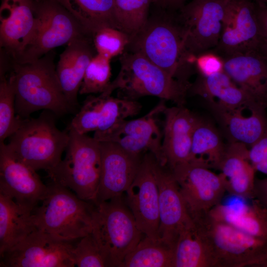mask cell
<instances>
[{
    "label": "cell",
    "instance_id": "cb8c5ba5",
    "mask_svg": "<svg viewBox=\"0 0 267 267\" xmlns=\"http://www.w3.org/2000/svg\"><path fill=\"white\" fill-rule=\"evenodd\" d=\"M249 148L229 142L218 170L224 180L226 192L240 198L253 199L256 171L249 161Z\"/></svg>",
    "mask_w": 267,
    "mask_h": 267
},
{
    "label": "cell",
    "instance_id": "b9f144b4",
    "mask_svg": "<svg viewBox=\"0 0 267 267\" xmlns=\"http://www.w3.org/2000/svg\"><path fill=\"white\" fill-rule=\"evenodd\" d=\"M253 199L257 200L267 210V178L255 179Z\"/></svg>",
    "mask_w": 267,
    "mask_h": 267
},
{
    "label": "cell",
    "instance_id": "ac0fdd59",
    "mask_svg": "<svg viewBox=\"0 0 267 267\" xmlns=\"http://www.w3.org/2000/svg\"><path fill=\"white\" fill-rule=\"evenodd\" d=\"M101 172L94 204L122 196L134 181L141 161L111 141H101Z\"/></svg>",
    "mask_w": 267,
    "mask_h": 267
},
{
    "label": "cell",
    "instance_id": "3957f363",
    "mask_svg": "<svg viewBox=\"0 0 267 267\" xmlns=\"http://www.w3.org/2000/svg\"><path fill=\"white\" fill-rule=\"evenodd\" d=\"M121 68L116 78L101 93L131 100L146 96L171 101L184 105L190 85L174 78L139 53L125 51L120 57Z\"/></svg>",
    "mask_w": 267,
    "mask_h": 267
},
{
    "label": "cell",
    "instance_id": "9a60e30c",
    "mask_svg": "<svg viewBox=\"0 0 267 267\" xmlns=\"http://www.w3.org/2000/svg\"><path fill=\"white\" fill-rule=\"evenodd\" d=\"M165 100L161 101L145 115L139 118L125 120L115 126L101 141H111L119 145L127 152L141 156L148 151L162 166L167 161L162 150L163 132L158 117L166 106ZM100 141V142H101Z\"/></svg>",
    "mask_w": 267,
    "mask_h": 267
},
{
    "label": "cell",
    "instance_id": "d6a6232c",
    "mask_svg": "<svg viewBox=\"0 0 267 267\" xmlns=\"http://www.w3.org/2000/svg\"><path fill=\"white\" fill-rule=\"evenodd\" d=\"M152 0H115V15L119 29L130 39L145 26Z\"/></svg>",
    "mask_w": 267,
    "mask_h": 267
},
{
    "label": "cell",
    "instance_id": "6da1fadb",
    "mask_svg": "<svg viewBox=\"0 0 267 267\" xmlns=\"http://www.w3.org/2000/svg\"><path fill=\"white\" fill-rule=\"evenodd\" d=\"M154 7L145 26L130 39L125 51L140 53L174 78L190 85L195 67L185 49L176 12Z\"/></svg>",
    "mask_w": 267,
    "mask_h": 267
},
{
    "label": "cell",
    "instance_id": "2e32d148",
    "mask_svg": "<svg viewBox=\"0 0 267 267\" xmlns=\"http://www.w3.org/2000/svg\"><path fill=\"white\" fill-rule=\"evenodd\" d=\"M41 3L34 0H2L0 46L13 61L34 38L41 23Z\"/></svg>",
    "mask_w": 267,
    "mask_h": 267
},
{
    "label": "cell",
    "instance_id": "8fae6325",
    "mask_svg": "<svg viewBox=\"0 0 267 267\" xmlns=\"http://www.w3.org/2000/svg\"><path fill=\"white\" fill-rule=\"evenodd\" d=\"M192 218L208 214L226 192L223 178L198 164L187 162L171 169Z\"/></svg>",
    "mask_w": 267,
    "mask_h": 267
},
{
    "label": "cell",
    "instance_id": "f35d334b",
    "mask_svg": "<svg viewBox=\"0 0 267 267\" xmlns=\"http://www.w3.org/2000/svg\"><path fill=\"white\" fill-rule=\"evenodd\" d=\"M194 67L199 75L205 77L223 71L222 59L212 50L196 56Z\"/></svg>",
    "mask_w": 267,
    "mask_h": 267
},
{
    "label": "cell",
    "instance_id": "d4e9b609",
    "mask_svg": "<svg viewBox=\"0 0 267 267\" xmlns=\"http://www.w3.org/2000/svg\"><path fill=\"white\" fill-rule=\"evenodd\" d=\"M174 267H217L212 243L201 224L192 218L178 235Z\"/></svg>",
    "mask_w": 267,
    "mask_h": 267
},
{
    "label": "cell",
    "instance_id": "4316f807",
    "mask_svg": "<svg viewBox=\"0 0 267 267\" xmlns=\"http://www.w3.org/2000/svg\"><path fill=\"white\" fill-rule=\"evenodd\" d=\"M209 214L214 220L244 232L267 238V210L256 199L251 204L239 207L220 203Z\"/></svg>",
    "mask_w": 267,
    "mask_h": 267
},
{
    "label": "cell",
    "instance_id": "4dcf8cb0",
    "mask_svg": "<svg viewBox=\"0 0 267 267\" xmlns=\"http://www.w3.org/2000/svg\"><path fill=\"white\" fill-rule=\"evenodd\" d=\"M175 250L159 239L143 237L121 267H174Z\"/></svg>",
    "mask_w": 267,
    "mask_h": 267
},
{
    "label": "cell",
    "instance_id": "836d02e7",
    "mask_svg": "<svg viewBox=\"0 0 267 267\" xmlns=\"http://www.w3.org/2000/svg\"><path fill=\"white\" fill-rule=\"evenodd\" d=\"M0 72V142L11 136L19 128L23 119L17 115L15 94L11 79Z\"/></svg>",
    "mask_w": 267,
    "mask_h": 267
},
{
    "label": "cell",
    "instance_id": "5bb4252c",
    "mask_svg": "<svg viewBox=\"0 0 267 267\" xmlns=\"http://www.w3.org/2000/svg\"><path fill=\"white\" fill-rule=\"evenodd\" d=\"M150 152L141 159L137 174L126 191L127 203L144 236L158 239L159 192Z\"/></svg>",
    "mask_w": 267,
    "mask_h": 267
},
{
    "label": "cell",
    "instance_id": "7402d4cb",
    "mask_svg": "<svg viewBox=\"0 0 267 267\" xmlns=\"http://www.w3.org/2000/svg\"><path fill=\"white\" fill-rule=\"evenodd\" d=\"M223 70L256 101L267 106V58L258 50L222 58Z\"/></svg>",
    "mask_w": 267,
    "mask_h": 267
},
{
    "label": "cell",
    "instance_id": "f1b7e54d",
    "mask_svg": "<svg viewBox=\"0 0 267 267\" xmlns=\"http://www.w3.org/2000/svg\"><path fill=\"white\" fill-rule=\"evenodd\" d=\"M57 0L92 36L103 27L119 29L115 15V0Z\"/></svg>",
    "mask_w": 267,
    "mask_h": 267
},
{
    "label": "cell",
    "instance_id": "277c9868",
    "mask_svg": "<svg viewBox=\"0 0 267 267\" xmlns=\"http://www.w3.org/2000/svg\"><path fill=\"white\" fill-rule=\"evenodd\" d=\"M46 193L32 213L37 229L71 241L92 232L95 205L79 198L69 189L52 181Z\"/></svg>",
    "mask_w": 267,
    "mask_h": 267
},
{
    "label": "cell",
    "instance_id": "83f0119b",
    "mask_svg": "<svg viewBox=\"0 0 267 267\" xmlns=\"http://www.w3.org/2000/svg\"><path fill=\"white\" fill-rule=\"evenodd\" d=\"M32 213L0 192V256L37 229Z\"/></svg>",
    "mask_w": 267,
    "mask_h": 267
},
{
    "label": "cell",
    "instance_id": "4fadbf2b",
    "mask_svg": "<svg viewBox=\"0 0 267 267\" xmlns=\"http://www.w3.org/2000/svg\"><path fill=\"white\" fill-rule=\"evenodd\" d=\"M261 40L255 2L229 0L219 42L212 51L223 58L258 50Z\"/></svg>",
    "mask_w": 267,
    "mask_h": 267
},
{
    "label": "cell",
    "instance_id": "9c48e42d",
    "mask_svg": "<svg viewBox=\"0 0 267 267\" xmlns=\"http://www.w3.org/2000/svg\"><path fill=\"white\" fill-rule=\"evenodd\" d=\"M229 0H191L176 12L190 56L212 50L219 42Z\"/></svg>",
    "mask_w": 267,
    "mask_h": 267
},
{
    "label": "cell",
    "instance_id": "60d3db41",
    "mask_svg": "<svg viewBox=\"0 0 267 267\" xmlns=\"http://www.w3.org/2000/svg\"><path fill=\"white\" fill-rule=\"evenodd\" d=\"M255 4L261 33V40L258 51L267 58V5Z\"/></svg>",
    "mask_w": 267,
    "mask_h": 267
},
{
    "label": "cell",
    "instance_id": "d590c367",
    "mask_svg": "<svg viewBox=\"0 0 267 267\" xmlns=\"http://www.w3.org/2000/svg\"><path fill=\"white\" fill-rule=\"evenodd\" d=\"M92 40L96 53L111 59L125 51L130 37L119 29L105 27L96 31Z\"/></svg>",
    "mask_w": 267,
    "mask_h": 267
},
{
    "label": "cell",
    "instance_id": "e575fe53",
    "mask_svg": "<svg viewBox=\"0 0 267 267\" xmlns=\"http://www.w3.org/2000/svg\"><path fill=\"white\" fill-rule=\"evenodd\" d=\"M111 59L97 53L88 65L79 92L80 94L102 93L109 84L111 76Z\"/></svg>",
    "mask_w": 267,
    "mask_h": 267
},
{
    "label": "cell",
    "instance_id": "7a4b0ae2",
    "mask_svg": "<svg viewBox=\"0 0 267 267\" xmlns=\"http://www.w3.org/2000/svg\"><path fill=\"white\" fill-rule=\"evenodd\" d=\"M49 53L27 63L12 62L9 78L15 91L16 113L21 119L40 110L50 111L56 116L74 110L63 92Z\"/></svg>",
    "mask_w": 267,
    "mask_h": 267
},
{
    "label": "cell",
    "instance_id": "d6986e66",
    "mask_svg": "<svg viewBox=\"0 0 267 267\" xmlns=\"http://www.w3.org/2000/svg\"><path fill=\"white\" fill-rule=\"evenodd\" d=\"M157 161L154 171L159 192L158 239L175 249L179 233L191 219L171 170Z\"/></svg>",
    "mask_w": 267,
    "mask_h": 267
},
{
    "label": "cell",
    "instance_id": "5b68a950",
    "mask_svg": "<svg viewBox=\"0 0 267 267\" xmlns=\"http://www.w3.org/2000/svg\"><path fill=\"white\" fill-rule=\"evenodd\" d=\"M55 117L51 111L44 110L38 118L23 119L5 144L8 151L36 171L53 169L61 161L69 140L68 131L56 126Z\"/></svg>",
    "mask_w": 267,
    "mask_h": 267
},
{
    "label": "cell",
    "instance_id": "e0dca14e",
    "mask_svg": "<svg viewBox=\"0 0 267 267\" xmlns=\"http://www.w3.org/2000/svg\"><path fill=\"white\" fill-rule=\"evenodd\" d=\"M47 190L36 171L16 159L0 142V192L32 213Z\"/></svg>",
    "mask_w": 267,
    "mask_h": 267
},
{
    "label": "cell",
    "instance_id": "7bdbcfd3",
    "mask_svg": "<svg viewBox=\"0 0 267 267\" xmlns=\"http://www.w3.org/2000/svg\"><path fill=\"white\" fill-rule=\"evenodd\" d=\"M188 0H152L155 6L172 11H176L184 5Z\"/></svg>",
    "mask_w": 267,
    "mask_h": 267
},
{
    "label": "cell",
    "instance_id": "74e56055",
    "mask_svg": "<svg viewBox=\"0 0 267 267\" xmlns=\"http://www.w3.org/2000/svg\"><path fill=\"white\" fill-rule=\"evenodd\" d=\"M72 258L75 266L78 267H107L105 258L91 232L74 245Z\"/></svg>",
    "mask_w": 267,
    "mask_h": 267
},
{
    "label": "cell",
    "instance_id": "30bf717a",
    "mask_svg": "<svg viewBox=\"0 0 267 267\" xmlns=\"http://www.w3.org/2000/svg\"><path fill=\"white\" fill-rule=\"evenodd\" d=\"M89 34L57 0L41 2V23L36 34L18 59L25 63L37 60L58 46Z\"/></svg>",
    "mask_w": 267,
    "mask_h": 267
},
{
    "label": "cell",
    "instance_id": "ab89813d",
    "mask_svg": "<svg viewBox=\"0 0 267 267\" xmlns=\"http://www.w3.org/2000/svg\"><path fill=\"white\" fill-rule=\"evenodd\" d=\"M248 157L256 171L267 175V131L249 147Z\"/></svg>",
    "mask_w": 267,
    "mask_h": 267
},
{
    "label": "cell",
    "instance_id": "8992f818",
    "mask_svg": "<svg viewBox=\"0 0 267 267\" xmlns=\"http://www.w3.org/2000/svg\"><path fill=\"white\" fill-rule=\"evenodd\" d=\"M65 157L47 172L53 182L74 191L80 198L94 203L101 172L100 142L87 134L68 131Z\"/></svg>",
    "mask_w": 267,
    "mask_h": 267
},
{
    "label": "cell",
    "instance_id": "8d00e7d4",
    "mask_svg": "<svg viewBox=\"0 0 267 267\" xmlns=\"http://www.w3.org/2000/svg\"><path fill=\"white\" fill-rule=\"evenodd\" d=\"M102 99L101 94L88 96L66 130H73L82 134L95 132L98 126Z\"/></svg>",
    "mask_w": 267,
    "mask_h": 267
},
{
    "label": "cell",
    "instance_id": "ba28073f",
    "mask_svg": "<svg viewBox=\"0 0 267 267\" xmlns=\"http://www.w3.org/2000/svg\"><path fill=\"white\" fill-rule=\"evenodd\" d=\"M213 247L217 267H267V238L241 231L213 219L209 213L194 219Z\"/></svg>",
    "mask_w": 267,
    "mask_h": 267
},
{
    "label": "cell",
    "instance_id": "1f68e13d",
    "mask_svg": "<svg viewBox=\"0 0 267 267\" xmlns=\"http://www.w3.org/2000/svg\"><path fill=\"white\" fill-rule=\"evenodd\" d=\"M99 94L102 102L98 128L93 137L100 142L117 124L139 113L142 106L137 100Z\"/></svg>",
    "mask_w": 267,
    "mask_h": 267
},
{
    "label": "cell",
    "instance_id": "ffe728a7",
    "mask_svg": "<svg viewBox=\"0 0 267 267\" xmlns=\"http://www.w3.org/2000/svg\"><path fill=\"white\" fill-rule=\"evenodd\" d=\"M207 103L229 142H239L249 148L267 131V106L264 104L253 102L227 108L214 102Z\"/></svg>",
    "mask_w": 267,
    "mask_h": 267
},
{
    "label": "cell",
    "instance_id": "44dd1931",
    "mask_svg": "<svg viewBox=\"0 0 267 267\" xmlns=\"http://www.w3.org/2000/svg\"><path fill=\"white\" fill-rule=\"evenodd\" d=\"M162 114V150L171 170L189 161L193 132L198 117L183 105L166 106Z\"/></svg>",
    "mask_w": 267,
    "mask_h": 267
},
{
    "label": "cell",
    "instance_id": "484cf974",
    "mask_svg": "<svg viewBox=\"0 0 267 267\" xmlns=\"http://www.w3.org/2000/svg\"><path fill=\"white\" fill-rule=\"evenodd\" d=\"M189 91L202 97L208 102L227 108L253 102L261 103L238 87L223 71L206 77L199 75Z\"/></svg>",
    "mask_w": 267,
    "mask_h": 267
},
{
    "label": "cell",
    "instance_id": "7c38bea8",
    "mask_svg": "<svg viewBox=\"0 0 267 267\" xmlns=\"http://www.w3.org/2000/svg\"><path fill=\"white\" fill-rule=\"evenodd\" d=\"M71 242L36 229L0 256V267H75Z\"/></svg>",
    "mask_w": 267,
    "mask_h": 267
},
{
    "label": "cell",
    "instance_id": "f546056e",
    "mask_svg": "<svg viewBox=\"0 0 267 267\" xmlns=\"http://www.w3.org/2000/svg\"><path fill=\"white\" fill-rule=\"evenodd\" d=\"M226 148V144L216 128L198 118L193 132L188 162L218 170Z\"/></svg>",
    "mask_w": 267,
    "mask_h": 267
},
{
    "label": "cell",
    "instance_id": "52a82bcc",
    "mask_svg": "<svg viewBox=\"0 0 267 267\" xmlns=\"http://www.w3.org/2000/svg\"><path fill=\"white\" fill-rule=\"evenodd\" d=\"M91 233L109 267H121L143 235L122 196L95 205Z\"/></svg>",
    "mask_w": 267,
    "mask_h": 267
},
{
    "label": "cell",
    "instance_id": "603a6c76",
    "mask_svg": "<svg viewBox=\"0 0 267 267\" xmlns=\"http://www.w3.org/2000/svg\"><path fill=\"white\" fill-rule=\"evenodd\" d=\"M95 51L92 37L86 36L68 44L60 55L57 74L63 92L74 110L78 105V94L86 69L97 54Z\"/></svg>",
    "mask_w": 267,
    "mask_h": 267
},
{
    "label": "cell",
    "instance_id": "ee69618b",
    "mask_svg": "<svg viewBox=\"0 0 267 267\" xmlns=\"http://www.w3.org/2000/svg\"><path fill=\"white\" fill-rule=\"evenodd\" d=\"M253 2L260 5H267V0H250Z\"/></svg>",
    "mask_w": 267,
    "mask_h": 267
}]
</instances>
